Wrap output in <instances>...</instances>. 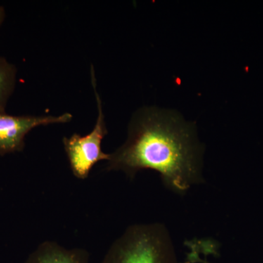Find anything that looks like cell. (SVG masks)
Wrapping results in <instances>:
<instances>
[{
  "label": "cell",
  "mask_w": 263,
  "mask_h": 263,
  "mask_svg": "<svg viewBox=\"0 0 263 263\" xmlns=\"http://www.w3.org/2000/svg\"><path fill=\"white\" fill-rule=\"evenodd\" d=\"M201 152L193 126L170 111L144 108L132 118L127 141L110 154L105 167L131 179L153 170L167 187L183 194L202 181Z\"/></svg>",
  "instance_id": "obj_1"
},
{
  "label": "cell",
  "mask_w": 263,
  "mask_h": 263,
  "mask_svg": "<svg viewBox=\"0 0 263 263\" xmlns=\"http://www.w3.org/2000/svg\"><path fill=\"white\" fill-rule=\"evenodd\" d=\"M101 263H178L168 230L160 223L129 227Z\"/></svg>",
  "instance_id": "obj_2"
},
{
  "label": "cell",
  "mask_w": 263,
  "mask_h": 263,
  "mask_svg": "<svg viewBox=\"0 0 263 263\" xmlns=\"http://www.w3.org/2000/svg\"><path fill=\"white\" fill-rule=\"evenodd\" d=\"M91 86L96 99L98 117L94 129L86 136H81L74 133L70 137H64V148L68 159L70 169L77 179L84 180L89 177L95 164L100 161H108L110 154L103 152L102 141L108 135L103 103L97 88L94 65L90 67Z\"/></svg>",
  "instance_id": "obj_3"
},
{
  "label": "cell",
  "mask_w": 263,
  "mask_h": 263,
  "mask_svg": "<svg viewBox=\"0 0 263 263\" xmlns=\"http://www.w3.org/2000/svg\"><path fill=\"white\" fill-rule=\"evenodd\" d=\"M70 113L60 116H12L0 113V156L22 152L25 138L34 128L71 122Z\"/></svg>",
  "instance_id": "obj_4"
},
{
  "label": "cell",
  "mask_w": 263,
  "mask_h": 263,
  "mask_svg": "<svg viewBox=\"0 0 263 263\" xmlns=\"http://www.w3.org/2000/svg\"><path fill=\"white\" fill-rule=\"evenodd\" d=\"M25 263H89V254L84 249H68L55 242L45 241Z\"/></svg>",
  "instance_id": "obj_5"
},
{
  "label": "cell",
  "mask_w": 263,
  "mask_h": 263,
  "mask_svg": "<svg viewBox=\"0 0 263 263\" xmlns=\"http://www.w3.org/2000/svg\"><path fill=\"white\" fill-rule=\"evenodd\" d=\"M17 68L5 57H0V113H5L7 104L14 92Z\"/></svg>",
  "instance_id": "obj_6"
},
{
  "label": "cell",
  "mask_w": 263,
  "mask_h": 263,
  "mask_svg": "<svg viewBox=\"0 0 263 263\" xmlns=\"http://www.w3.org/2000/svg\"><path fill=\"white\" fill-rule=\"evenodd\" d=\"M5 18V10L3 6H0V27L2 24L4 22Z\"/></svg>",
  "instance_id": "obj_7"
}]
</instances>
